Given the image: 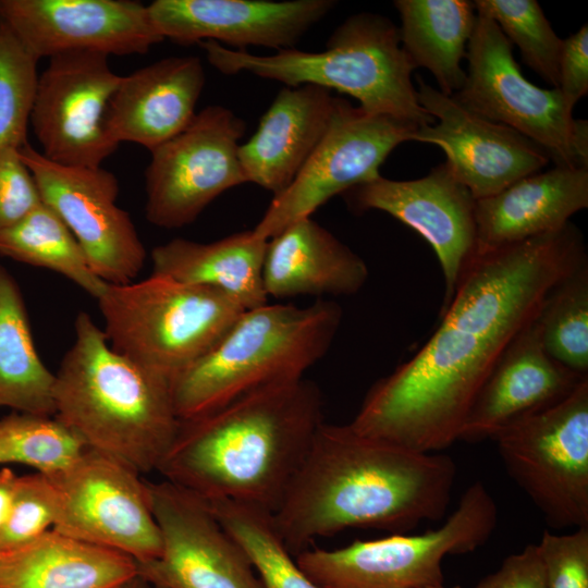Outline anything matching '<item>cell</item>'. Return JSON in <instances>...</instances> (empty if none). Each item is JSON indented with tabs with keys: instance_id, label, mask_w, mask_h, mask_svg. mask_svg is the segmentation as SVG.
<instances>
[{
	"instance_id": "obj_1",
	"label": "cell",
	"mask_w": 588,
	"mask_h": 588,
	"mask_svg": "<svg viewBox=\"0 0 588 588\" xmlns=\"http://www.w3.org/2000/svg\"><path fill=\"white\" fill-rule=\"evenodd\" d=\"M586 261L583 234L571 222L476 256L437 330L369 389L350 426L419 452L451 446L507 346L555 283Z\"/></svg>"
},
{
	"instance_id": "obj_2",
	"label": "cell",
	"mask_w": 588,
	"mask_h": 588,
	"mask_svg": "<svg viewBox=\"0 0 588 588\" xmlns=\"http://www.w3.org/2000/svg\"><path fill=\"white\" fill-rule=\"evenodd\" d=\"M455 478L444 453L323 421L273 519L292 554L348 528L406 531L445 515Z\"/></svg>"
},
{
	"instance_id": "obj_3",
	"label": "cell",
	"mask_w": 588,
	"mask_h": 588,
	"mask_svg": "<svg viewBox=\"0 0 588 588\" xmlns=\"http://www.w3.org/2000/svg\"><path fill=\"white\" fill-rule=\"evenodd\" d=\"M322 422L316 383L304 377L271 382L181 420L157 471L204 500L245 502L273 513Z\"/></svg>"
},
{
	"instance_id": "obj_4",
	"label": "cell",
	"mask_w": 588,
	"mask_h": 588,
	"mask_svg": "<svg viewBox=\"0 0 588 588\" xmlns=\"http://www.w3.org/2000/svg\"><path fill=\"white\" fill-rule=\"evenodd\" d=\"M74 333L54 373V417L88 450L139 475L158 470L181 425L170 381L114 351L87 313Z\"/></svg>"
},
{
	"instance_id": "obj_5",
	"label": "cell",
	"mask_w": 588,
	"mask_h": 588,
	"mask_svg": "<svg viewBox=\"0 0 588 588\" xmlns=\"http://www.w3.org/2000/svg\"><path fill=\"white\" fill-rule=\"evenodd\" d=\"M342 308L324 298L306 307L244 310L220 340L170 382L180 420L207 414L258 387L303 378L329 351Z\"/></svg>"
},
{
	"instance_id": "obj_6",
	"label": "cell",
	"mask_w": 588,
	"mask_h": 588,
	"mask_svg": "<svg viewBox=\"0 0 588 588\" xmlns=\"http://www.w3.org/2000/svg\"><path fill=\"white\" fill-rule=\"evenodd\" d=\"M208 62L225 75L248 72L285 86L315 85L355 98L373 114L418 126L434 120L417 100L412 73L416 69L401 45L399 27L388 17L356 13L342 22L319 52L284 49L257 56L213 40L198 44Z\"/></svg>"
},
{
	"instance_id": "obj_7",
	"label": "cell",
	"mask_w": 588,
	"mask_h": 588,
	"mask_svg": "<svg viewBox=\"0 0 588 588\" xmlns=\"http://www.w3.org/2000/svg\"><path fill=\"white\" fill-rule=\"evenodd\" d=\"M97 302L111 347L170 382L245 310L219 290L156 273L108 284Z\"/></svg>"
},
{
	"instance_id": "obj_8",
	"label": "cell",
	"mask_w": 588,
	"mask_h": 588,
	"mask_svg": "<svg viewBox=\"0 0 588 588\" xmlns=\"http://www.w3.org/2000/svg\"><path fill=\"white\" fill-rule=\"evenodd\" d=\"M497 523V504L478 480L465 490L456 509L436 529L356 540L334 550L306 549L297 554L296 562L319 588L438 586L443 585L444 558L481 547Z\"/></svg>"
},
{
	"instance_id": "obj_9",
	"label": "cell",
	"mask_w": 588,
	"mask_h": 588,
	"mask_svg": "<svg viewBox=\"0 0 588 588\" xmlns=\"http://www.w3.org/2000/svg\"><path fill=\"white\" fill-rule=\"evenodd\" d=\"M499 26L477 12L467 45L466 77L452 97L541 147L554 166L588 168V122L575 119L558 88H541L522 73Z\"/></svg>"
},
{
	"instance_id": "obj_10",
	"label": "cell",
	"mask_w": 588,
	"mask_h": 588,
	"mask_svg": "<svg viewBox=\"0 0 588 588\" xmlns=\"http://www.w3.org/2000/svg\"><path fill=\"white\" fill-rule=\"evenodd\" d=\"M492 441L509 476L551 528L588 527V377Z\"/></svg>"
},
{
	"instance_id": "obj_11",
	"label": "cell",
	"mask_w": 588,
	"mask_h": 588,
	"mask_svg": "<svg viewBox=\"0 0 588 588\" xmlns=\"http://www.w3.org/2000/svg\"><path fill=\"white\" fill-rule=\"evenodd\" d=\"M419 126L373 114L335 97L328 128L293 182L273 196L253 229L269 240L292 223L309 218L329 199L380 176L392 150L412 140Z\"/></svg>"
},
{
	"instance_id": "obj_12",
	"label": "cell",
	"mask_w": 588,
	"mask_h": 588,
	"mask_svg": "<svg viewBox=\"0 0 588 588\" xmlns=\"http://www.w3.org/2000/svg\"><path fill=\"white\" fill-rule=\"evenodd\" d=\"M245 130L233 111L209 106L151 150L145 171L147 220L164 229L182 228L222 193L247 183L238 158Z\"/></svg>"
},
{
	"instance_id": "obj_13",
	"label": "cell",
	"mask_w": 588,
	"mask_h": 588,
	"mask_svg": "<svg viewBox=\"0 0 588 588\" xmlns=\"http://www.w3.org/2000/svg\"><path fill=\"white\" fill-rule=\"evenodd\" d=\"M19 155L41 200L70 229L95 273L108 284L133 282L147 254L130 215L117 204V176L101 167L52 162L29 144Z\"/></svg>"
},
{
	"instance_id": "obj_14",
	"label": "cell",
	"mask_w": 588,
	"mask_h": 588,
	"mask_svg": "<svg viewBox=\"0 0 588 588\" xmlns=\"http://www.w3.org/2000/svg\"><path fill=\"white\" fill-rule=\"evenodd\" d=\"M51 479L59 494L54 530L122 552L137 563L159 556L160 529L142 475L87 450L70 469Z\"/></svg>"
},
{
	"instance_id": "obj_15",
	"label": "cell",
	"mask_w": 588,
	"mask_h": 588,
	"mask_svg": "<svg viewBox=\"0 0 588 588\" xmlns=\"http://www.w3.org/2000/svg\"><path fill=\"white\" fill-rule=\"evenodd\" d=\"M108 58L69 51L48 59L39 74L29 124L50 161L97 168L119 147L108 134L106 115L122 76Z\"/></svg>"
},
{
	"instance_id": "obj_16",
	"label": "cell",
	"mask_w": 588,
	"mask_h": 588,
	"mask_svg": "<svg viewBox=\"0 0 588 588\" xmlns=\"http://www.w3.org/2000/svg\"><path fill=\"white\" fill-rule=\"evenodd\" d=\"M146 488L162 547L157 559L137 563L143 578L157 588H264L205 500L164 479Z\"/></svg>"
},
{
	"instance_id": "obj_17",
	"label": "cell",
	"mask_w": 588,
	"mask_h": 588,
	"mask_svg": "<svg viewBox=\"0 0 588 588\" xmlns=\"http://www.w3.org/2000/svg\"><path fill=\"white\" fill-rule=\"evenodd\" d=\"M342 196L354 212H387L430 244L444 279L442 314L476 257V199L468 188L443 162L420 179L396 181L380 175Z\"/></svg>"
},
{
	"instance_id": "obj_18",
	"label": "cell",
	"mask_w": 588,
	"mask_h": 588,
	"mask_svg": "<svg viewBox=\"0 0 588 588\" xmlns=\"http://www.w3.org/2000/svg\"><path fill=\"white\" fill-rule=\"evenodd\" d=\"M417 82V100L434 122L419 126L412 140L440 147L451 172L476 200L498 194L551 161L541 147L513 128L471 111L421 77Z\"/></svg>"
},
{
	"instance_id": "obj_19",
	"label": "cell",
	"mask_w": 588,
	"mask_h": 588,
	"mask_svg": "<svg viewBox=\"0 0 588 588\" xmlns=\"http://www.w3.org/2000/svg\"><path fill=\"white\" fill-rule=\"evenodd\" d=\"M0 19L38 59L69 52L146 53L163 38L132 0H0Z\"/></svg>"
},
{
	"instance_id": "obj_20",
	"label": "cell",
	"mask_w": 588,
	"mask_h": 588,
	"mask_svg": "<svg viewBox=\"0 0 588 588\" xmlns=\"http://www.w3.org/2000/svg\"><path fill=\"white\" fill-rule=\"evenodd\" d=\"M332 0H155L150 20L163 39L179 45L213 40L233 50L294 48L335 5Z\"/></svg>"
},
{
	"instance_id": "obj_21",
	"label": "cell",
	"mask_w": 588,
	"mask_h": 588,
	"mask_svg": "<svg viewBox=\"0 0 588 588\" xmlns=\"http://www.w3.org/2000/svg\"><path fill=\"white\" fill-rule=\"evenodd\" d=\"M586 377L546 352L535 319L512 341L485 381L458 440H492L512 424L565 399Z\"/></svg>"
},
{
	"instance_id": "obj_22",
	"label": "cell",
	"mask_w": 588,
	"mask_h": 588,
	"mask_svg": "<svg viewBox=\"0 0 588 588\" xmlns=\"http://www.w3.org/2000/svg\"><path fill=\"white\" fill-rule=\"evenodd\" d=\"M205 81L195 56L168 57L122 76L107 110L109 136L154 150L193 121Z\"/></svg>"
},
{
	"instance_id": "obj_23",
	"label": "cell",
	"mask_w": 588,
	"mask_h": 588,
	"mask_svg": "<svg viewBox=\"0 0 588 588\" xmlns=\"http://www.w3.org/2000/svg\"><path fill=\"white\" fill-rule=\"evenodd\" d=\"M335 97L315 85L283 87L261 115L252 137L240 145L246 182L273 196L296 177L324 135Z\"/></svg>"
},
{
	"instance_id": "obj_24",
	"label": "cell",
	"mask_w": 588,
	"mask_h": 588,
	"mask_svg": "<svg viewBox=\"0 0 588 588\" xmlns=\"http://www.w3.org/2000/svg\"><path fill=\"white\" fill-rule=\"evenodd\" d=\"M588 207V168L554 166L476 200V256L562 229Z\"/></svg>"
},
{
	"instance_id": "obj_25",
	"label": "cell",
	"mask_w": 588,
	"mask_h": 588,
	"mask_svg": "<svg viewBox=\"0 0 588 588\" xmlns=\"http://www.w3.org/2000/svg\"><path fill=\"white\" fill-rule=\"evenodd\" d=\"M368 277L364 259L311 217L267 242L262 280L268 297L353 295Z\"/></svg>"
},
{
	"instance_id": "obj_26",
	"label": "cell",
	"mask_w": 588,
	"mask_h": 588,
	"mask_svg": "<svg viewBox=\"0 0 588 588\" xmlns=\"http://www.w3.org/2000/svg\"><path fill=\"white\" fill-rule=\"evenodd\" d=\"M137 574L131 556L54 529L0 553V588H113Z\"/></svg>"
},
{
	"instance_id": "obj_27",
	"label": "cell",
	"mask_w": 588,
	"mask_h": 588,
	"mask_svg": "<svg viewBox=\"0 0 588 588\" xmlns=\"http://www.w3.org/2000/svg\"><path fill=\"white\" fill-rule=\"evenodd\" d=\"M267 242L253 230L210 243L176 237L151 250L152 273L219 290L253 309L268 303L262 280Z\"/></svg>"
},
{
	"instance_id": "obj_28",
	"label": "cell",
	"mask_w": 588,
	"mask_h": 588,
	"mask_svg": "<svg viewBox=\"0 0 588 588\" xmlns=\"http://www.w3.org/2000/svg\"><path fill=\"white\" fill-rule=\"evenodd\" d=\"M401 45L415 68L427 69L448 96L463 86L462 66L477 11L468 0H395Z\"/></svg>"
},
{
	"instance_id": "obj_29",
	"label": "cell",
	"mask_w": 588,
	"mask_h": 588,
	"mask_svg": "<svg viewBox=\"0 0 588 588\" xmlns=\"http://www.w3.org/2000/svg\"><path fill=\"white\" fill-rule=\"evenodd\" d=\"M54 379L35 348L20 289L0 265V407L54 416Z\"/></svg>"
},
{
	"instance_id": "obj_30",
	"label": "cell",
	"mask_w": 588,
	"mask_h": 588,
	"mask_svg": "<svg viewBox=\"0 0 588 588\" xmlns=\"http://www.w3.org/2000/svg\"><path fill=\"white\" fill-rule=\"evenodd\" d=\"M0 254L54 271L96 299L108 285L91 269L63 220L42 200L15 224L0 232Z\"/></svg>"
},
{
	"instance_id": "obj_31",
	"label": "cell",
	"mask_w": 588,
	"mask_h": 588,
	"mask_svg": "<svg viewBox=\"0 0 588 588\" xmlns=\"http://www.w3.org/2000/svg\"><path fill=\"white\" fill-rule=\"evenodd\" d=\"M205 502L244 551L264 588H319L292 556L277 529L272 512L232 500Z\"/></svg>"
},
{
	"instance_id": "obj_32",
	"label": "cell",
	"mask_w": 588,
	"mask_h": 588,
	"mask_svg": "<svg viewBox=\"0 0 588 588\" xmlns=\"http://www.w3.org/2000/svg\"><path fill=\"white\" fill-rule=\"evenodd\" d=\"M87 450L54 416L16 412L0 419V465L21 464L53 478L70 469Z\"/></svg>"
},
{
	"instance_id": "obj_33",
	"label": "cell",
	"mask_w": 588,
	"mask_h": 588,
	"mask_svg": "<svg viewBox=\"0 0 588 588\" xmlns=\"http://www.w3.org/2000/svg\"><path fill=\"white\" fill-rule=\"evenodd\" d=\"M536 320L546 352L576 373L588 376V261L555 283Z\"/></svg>"
},
{
	"instance_id": "obj_34",
	"label": "cell",
	"mask_w": 588,
	"mask_h": 588,
	"mask_svg": "<svg viewBox=\"0 0 588 588\" xmlns=\"http://www.w3.org/2000/svg\"><path fill=\"white\" fill-rule=\"evenodd\" d=\"M477 12L489 16L524 63L544 82L558 88L563 39L552 28L536 0H476Z\"/></svg>"
},
{
	"instance_id": "obj_35",
	"label": "cell",
	"mask_w": 588,
	"mask_h": 588,
	"mask_svg": "<svg viewBox=\"0 0 588 588\" xmlns=\"http://www.w3.org/2000/svg\"><path fill=\"white\" fill-rule=\"evenodd\" d=\"M38 59L0 19V150L21 149L36 97Z\"/></svg>"
},
{
	"instance_id": "obj_36",
	"label": "cell",
	"mask_w": 588,
	"mask_h": 588,
	"mask_svg": "<svg viewBox=\"0 0 588 588\" xmlns=\"http://www.w3.org/2000/svg\"><path fill=\"white\" fill-rule=\"evenodd\" d=\"M59 494L54 481L35 473L19 476L8 519L0 531V553L22 548L54 529Z\"/></svg>"
},
{
	"instance_id": "obj_37",
	"label": "cell",
	"mask_w": 588,
	"mask_h": 588,
	"mask_svg": "<svg viewBox=\"0 0 588 588\" xmlns=\"http://www.w3.org/2000/svg\"><path fill=\"white\" fill-rule=\"evenodd\" d=\"M536 546L546 588H588V527L568 534L547 530Z\"/></svg>"
},
{
	"instance_id": "obj_38",
	"label": "cell",
	"mask_w": 588,
	"mask_h": 588,
	"mask_svg": "<svg viewBox=\"0 0 588 588\" xmlns=\"http://www.w3.org/2000/svg\"><path fill=\"white\" fill-rule=\"evenodd\" d=\"M40 201L35 180L19 149L0 150V232L15 224Z\"/></svg>"
},
{
	"instance_id": "obj_39",
	"label": "cell",
	"mask_w": 588,
	"mask_h": 588,
	"mask_svg": "<svg viewBox=\"0 0 588 588\" xmlns=\"http://www.w3.org/2000/svg\"><path fill=\"white\" fill-rule=\"evenodd\" d=\"M566 106L574 110L588 93V25L563 39L559 60V84Z\"/></svg>"
},
{
	"instance_id": "obj_40",
	"label": "cell",
	"mask_w": 588,
	"mask_h": 588,
	"mask_svg": "<svg viewBox=\"0 0 588 588\" xmlns=\"http://www.w3.org/2000/svg\"><path fill=\"white\" fill-rule=\"evenodd\" d=\"M475 588H546L536 543L506 556L499 569L481 579Z\"/></svg>"
},
{
	"instance_id": "obj_41",
	"label": "cell",
	"mask_w": 588,
	"mask_h": 588,
	"mask_svg": "<svg viewBox=\"0 0 588 588\" xmlns=\"http://www.w3.org/2000/svg\"><path fill=\"white\" fill-rule=\"evenodd\" d=\"M17 477L10 468H0V531L11 510Z\"/></svg>"
},
{
	"instance_id": "obj_42",
	"label": "cell",
	"mask_w": 588,
	"mask_h": 588,
	"mask_svg": "<svg viewBox=\"0 0 588 588\" xmlns=\"http://www.w3.org/2000/svg\"><path fill=\"white\" fill-rule=\"evenodd\" d=\"M113 588H156V587H154L149 581L143 578L139 574H137Z\"/></svg>"
},
{
	"instance_id": "obj_43",
	"label": "cell",
	"mask_w": 588,
	"mask_h": 588,
	"mask_svg": "<svg viewBox=\"0 0 588 588\" xmlns=\"http://www.w3.org/2000/svg\"><path fill=\"white\" fill-rule=\"evenodd\" d=\"M425 588H448V587H444L443 585H438V586H429V587H425ZM451 588H460V587L455 586V587H451Z\"/></svg>"
},
{
	"instance_id": "obj_44",
	"label": "cell",
	"mask_w": 588,
	"mask_h": 588,
	"mask_svg": "<svg viewBox=\"0 0 588 588\" xmlns=\"http://www.w3.org/2000/svg\"><path fill=\"white\" fill-rule=\"evenodd\" d=\"M155 587V586H154ZM157 588V587H156Z\"/></svg>"
}]
</instances>
